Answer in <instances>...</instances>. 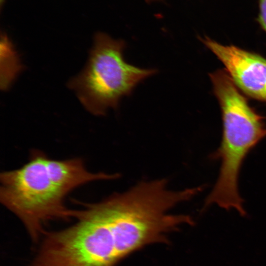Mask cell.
<instances>
[{
	"label": "cell",
	"mask_w": 266,
	"mask_h": 266,
	"mask_svg": "<svg viewBox=\"0 0 266 266\" xmlns=\"http://www.w3.org/2000/svg\"><path fill=\"white\" fill-rule=\"evenodd\" d=\"M76 223L44 232L32 266H114L145 245L167 242L166 234L185 224L184 214L168 211L176 195L160 180L141 181L101 201L79 202Z\"/></svg>",
	"instance_id": "obj_1"
},
{
	"label": "cell",
	"mask_w": 266,
	"mask_h": 266,
	"mask_svg": "<svg viewBox=\"0 0 266 266\" xmlns=\"http://www.w3.org/2000/svg\"><path fill=\"white\" fill-rule=\"evenodd\" d=\"M222 116L223 134L216 156L221 160L212 198L232 204L241 198L238 189L242 164L251 149L265 136L262 118L250 106L228 73L218 70L209 74Z\"/></svg>",
	"instance_id": "obj_2"
},
{
	"label": "cell",
	"mask_w": 266,
	"mask_h": 266,
	"mask_svg": "<svg viewBox=\"0 0 266 266\" xmlns=\"http://www.w3.org/2000/svg\"><path fill=\"white\" fill-rule=\"evenodd\" d=\"M125 42L103 33L96 34L87 65L68 83L79 101L91 114L101 116L118 108L142 81L155 74L154 68H141L124 59Z\"/></svg>",
	"instance_id": "obj_3"
},
{
	"label": "cell",
	"mask_w": 266,
	"mask_h": 266,
	"mask_svg": "<svg viewBox=\"0 0 266 266\" xmlns=\"http://www.w3.org/2000/svg\"><path fill=\"white\" fill-rule=\"evenodd\" d=\"M47 157L34 150L22 166L0 175L1 203L19 218L34 241L44 233L46 221L72 218V210L64 204L67 194L49 174Z\"/></svg>",
	"instance_id": "obj_4"
},
{
	"label": "cell",
	"mask_w": 266,
	"mask_h": 266,
	"mask_svg": "<svg viewBox=\"0 0 266 266\" xmlns=\"http://www.w3.org/2000/svg\"><path fill=\"white\" fill-rule=\"evenodd\" d=\"M200 40L223 64L238 88L249 97L266 102V59L207 36Z\"/></svg>",
	"instance_id": "obj_5"
},
{
	"label": "cell",
	"mask_w": 266,
	"mask_h": 266,
	"mask_svg": "<svg viewBox=\"0 0 266 266\" xmlns=\"http://www.w3.org/2000/svg\"><path fill=\"white\" fill-rule=\"evenodd\" d=\"M1 45L3 47V75L1 77V85L4 89L9 85V84L15 78L20 69V64L16 54L11 46V42L5 34H2L1 37Z\"/></svg>",
	"instance_id": "obj_6"
},
{
	"label": "cell",
	"mask_w": 266,
	"mask_h": 266,
	"mask_svg": "<svg viewBox=\"0 0 266 266\" xmlns=\"http://www.w3.org/2000/svg\"><path fill=\"white\" fill-rule=\"evenodd\" d=\"M259 12L256 21L266 33V0H258Z\"/></svg>",
	"instance_id": "obj_7"
},
{
	"label": "cell",
	"mask_w": 266,
	"mask_h": 266,
	"mask_svg": "<svg viewBox=\"0 0 266 266\" xmlns=\"http://www.w3.org/2000/svg\"><path fill=\"white\" fill-rule=\"evenodd\" d=\"M147 2H152V1H156V0H145Z\"/></svg>",
	"instance_id": "obj_8"
},
{
	"label": "cell",
	"mask_w": 266,
	"mask_h": 266,
	"mask_svg": "<svg viewBox=\"0 0 266 266\" xmlns=\"http://www.w3.org/2000/svg\"><path fill=\"white\" fill-rule=\"evenodd\" d=\"M4 1V0H0L1 5H2V4Z\"/></svg>",
	"instance_id": "obj_9"
}]
</instances>
